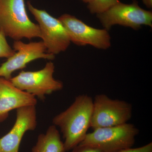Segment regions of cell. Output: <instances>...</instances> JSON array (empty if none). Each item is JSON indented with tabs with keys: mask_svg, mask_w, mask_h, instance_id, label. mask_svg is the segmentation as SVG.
Returning a JSON list of instances; mask_svg holds the SVG:
<instances>
[{
	"mask_svg": "<svg viewBox=\"0 0 152 152\" xmlns=\"http://www.w3.org/2000/svg\"><path fill=\"white\" fill-rule=\"evenodd\" d=\"M93 108L92 98L80 95L67 109L54 117L53 125L62 134L66 152L72 151L85 139L91 126Z\"/></svg>",
	"mask_w": 152,
	"mask_h": 152,
	"instance_id": "1",
	"label": "cell"
},
{
	"mask_svg": "<svg viewBox=\"0 0 152 152\" xmlns=\"http://www.w3.org/2000/svg\"><path fill=\"white\" fill-rule=\"evenodd\" d=\"M0 31L15 41L41 38L39 25L28 16L24 0H0Z\"/></svg>",
	"mask_w": 152,
	"mask_h": 152,
	"instance_id": "2",
	"label": "cell"
},
{
	"mask_svg": "<svg viewBox=\"0 0 152 152\" xmlns=\"http://www.w3.org/2000/svg\"><path fill=\"white\" fill-rule=\"evenodd\" d=\"M140 132L134 124H126L99 128L87 133L79 145H87L98 148L103 152H118L132 147L136 137Z\"/></svg>",
	"mask_w": 152,
	"mask_h": 152,
	"instance_id": "3",
	"label": "cell"
},
{
	"mask_svg": "<svg viewBox=\"0 0 152 152\" xmlns=\"http://www.w3.org/2000/svg\"><path fill=\"white\" fill-rule=\"evenodd\" d=\"M132 115V106L126 101L113 99L107 95H96L93 100L90 128L120 126L127 123Z\"/></svg>",
	"mask_w": 152,
	"mask_h": 152,
	"instance_id": "4",
	"label": "cell"
},
{
	"mask_svg": "<svg viewBox=\"0 0 152 152\" xmlns=\"http://www.w3.org/2000/svg\"><path fill=\"white\" fill-rule=\"evenodd\" d=\"M55 69L53 63L50 61L42 69L22 71L10 80L18 88L44 100L46 95L61 91L64 87L62 82L54 78Z\"/></svg>",
	"mask_w": 152,
	"mask_h": 152,
	"instance_id": "5",
	"label": "cell"
},
{
	"mask_svg": "<svg viewBox=\"0 0 152 152\" xmlns=\"http://www.w3.org/2000/svg\"><path fill=\"white\" fill-rule=\"evenodd\" d=\"M97 17L108 31L115 25L136 30L144 25L152 27V12L142 8L136 0L131 4L119 1L103 12L97 15Z\"/></svg>",
	"mask_w": 152,
	"mask_h": 152,
	"instance_id": "6",
	"label": "cell"
},
{
	"mask_svg": "<svg viewBox=\"0 0 152 152\" xmlns=\"http://www.w3.org/2000/svg\"><path fill=\"white\" fill-rule=\"evenodd\" d=\"M28 9L38 22L40 30L41 39L47 53L55 55L64 52L71 43L65 28L59 20L44 10H39L27 2Z\"/></svg>",
	"mask_w": 152,
	"mask_h": 152,
	"instance_id": "7",
	"label": "cell"
},
{
	"mask_svg": "<svg viewBox=\"0 0 152 152\" xmlns=\"http://www.w3.org/2000/svg\"><path fill=\"white\" fill-rule=\"evenodd\" d=\"M58 19L66 31L71 42L75 45H90L102 50L110 47V36L105 29H99L92 27L69 14H64Z\"/></svg>",
	"mask_w": 152,
	"mask_h": 152,
	"instance_id": "8",
	"label": "cell"
},
{
	"mask_svg": "<svg viewBox=\"0 0 152 152\" xmlns=\"http://www.w3.org/2000/svg\"><path fill=\"white\" fill-rule=\"evenodd\" d=\"M13 48L16 51L15 54L0 66V77L7 80H10L14 72L24 69L31 62L40 58L51 61L55 58V55L47 53L42 41L25 43L15 41Z\"/></svg>",
	"mask_w": 152,
	"mask_h": 152,
	"instance_id": "9",
	"label": "cell"
},
{
	"mask_svg": "<svg viewBox=\"0 0 152 152\" xmlns=\"http://www.w3.org/2000/svg\"><path fill=\"white\" fill-rule=\"evenodd\" d=\"M15 122L11 130L0 138V152H19L22 139L28 131H34L37 126L36 106L16 110Z\"/></svg>",
	"mask_w": 152,
	"mask_h": 152,
	"instance_id": "10",
	"label": "cell"
},
{
	"mask_svg": "<svg viewBox=\"0 0 152 152\" xmlns=\"http://www.w3.org/2000/svg\"><path fill=\"white\" fill-rule=\"evenodd\" d=\"M37 103L35 96L18 88L10 80L0 77V122L7 119L11 111Z\"/></svg>",
	"mask_w": 152,
	"mask_h": 152,
	"instance_id": "11",
	"label": "cell"
},
{
	"mask_svg": "<svg viewBox=\"0 0 152 152\" xmlns=\"http://www.w3.org/2000/svg\"><path fill=\"white\" fill-rule=\"evenodd\" d=\"M31 152H66L64 142L56 126H50L45 134H39Z\"/></svg>",
	"mask_w": 152,
	"mask_h": 152,
	"instance_id": "12",
	"label": "cell"
},
{
	"mask_svg": "<svg viewBox=\"0 0 152 152\" xmlns=\"http://www.w3.org/2000/svg\"><path fill=\"white\" fill-rule=\"evenodd\" d=\"M119 1L120 0H94L88 4V8L91 13L97 15L107 10Z\"/></svg>",
	"mask_w": 152,
	"mask_h": 152,
	"instance_id": "13",
	"label": "cell"
},
{
	"mask_svg": "<svg viewBox=\"0 0 152 152\" xmlns=\"http://www.w3.org/2000/svg\"><path fill=\"white\" fill-rule=\"evenodd\" d=\"M15 52L7 42L6 36L0 31V58H8L13 56Z\"/></svg>",
	"mask_w": 152,
	"mask_h": 152,
	"instance_id": "14",
	"label": "cell"
},
{
	"mask_svg": "<svg viewBox=\"0 0 152 152\" xmlns=\"http://www.w3.org/2000/svg\"><path fill=\"white\" fill-rule=\"evenodd\" d=\"M72 152H103L98 148L87 145H78L72 150Z\"/></svg>",
	"mask_w": 152,
	"mask_h": 152,
	"instance_id": "15",
	"label": "cell"
},
{
	"mask_svg": "<svg viewBox=\"0 0 152 152\" xmlns=\"http://www.w3.org/2000/svg\"><path fill=\"white\" fill-rule=\"evenodd\" d=\"M118 152H152V142L137 148H129Z\"/></svg>",
	"mask_w": 152,
	"mask_h": 152,
	"instance_id": "16",
	"label": "cell"
},
{
	"mask_svg": "<svg viewBox=\"0 0 152 152\" xmlns=\"http://www.w3.org/2000/svg\"><path fill=\"white\" fill-rule=\"evenodd\" d=\"M142 2L148 8H152V0H142Z\"/></svg>",
	"mask_w": 152,
	"mask_h": 152,
	"instance_id": "17",
	"label": "cell"
},
{
	"mask_svg": "<svg viewBox=\"0 0 152 152\" xmlns=\"http://www.w3.org/2000/svg\"><path fill=\"white\" fill-rule=\"evenodd\" d=\"M82 1H83L84 2L87 3L88 4H90V3L92 2L94 0H81Z\"/></svg>",
	"mask_w": 152,
	"mask_h": 152,
	"instance_id": "18",
	"label": "cell"
}]
</instances>
